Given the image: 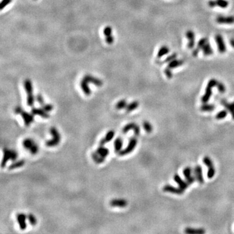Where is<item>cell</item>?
I'll return each mask as SVG.
<instances>
[{"label":"cell","instance_id":"obj_1","mask_svg":"<svg viewBox=\"0 0 234 234\" xmlns=\"http://www.w3.org/2000/svg\"><path fill=\"white\" fill-rule=\"evenodd\" d=\"M49 132L53 138L50 140L47 141L46 142V145L48 147H54L59 144L60 139H61V137H60V135L59 131L55 127H51Z\"/></svg>","mask_w":234,"mask_h":234},{"label":"cell","instance_id":"obj_2","mask_svg":"<svg viewBox=\"0 0 234 234\" xmlns=\"http://www.w3.org/2000/svg\"><path fill=\"white\" fill-rule=\"evenodd\" d=\"M18 153L16 151L5 148L3 149V158L2 161V167L3 168L5 167L8 161L16 160V159L18 158Z\"/></svg>","mask_w":234,"mask_h":234},{"label":"cell","instance_id":"obj_3","mask_svg":"<svg viewBox=\"0 0 234 234\" xmlns=\"http://www.w3.org/2000/svg\"><path fill=\"white\" fill-rule=\"evenodd\" d=\"M217 83H218V81L215 79H211L209 81L206 86L205 94L201 98V101L202 103H207L208 102V101L210 100L211 96V94H212V89L215 87V86H216Z\"/></svg>","mask_w":234,"mask_h":234},{"label":"cell","instance_id":"obj_4","mask_svg":"<svg viewBox=\"0 0 234 234\" xmlns=\"http://www.w3.org/2000/svg\"><path fill=\"white\" fill-rule=\"evenodd\" d=\"M137 144V138L135 137H133L132 138H130L126 148L124 150H121L118 153V155L120 156H124L126 155L132 153L134 150V149L136 148Z\"/></svg>","mask_w":234,"mask_h":234},{"label":"cell","instance_id":"obj_5","mask_svg":"<svg viewBox=\"0 0 234 234\" xmlns=\"http://www.w3.org/2000/svg\"><path fill=\"white\" fill-rule=\"evenodd\" d=\"M20 115L22 117L23 120V122L25 126H29L31 123L34 121V115L33 113H29L28 112L24 111L23 109L20 112Z\"/></svg>","mask_w":234,"mask_h":234},{"label":"cell","instance_id":"obj_6","mask_svg":"<svg viewBox=\"0 0 234 234\" xmlns=\"http://www.w3.org/2000/svg\"><path fill=\"white\" fill-rule=\"evenodd\" d=\"M131 129L133 130L134 133L136 136L139 135L140 132H141L140 127L137 124L133 123V122H131V123H129V124H126L122 129V133H126L129 131H130Z\"/></svg>","mask_w":234,"mask_h":234},{"label":"cell","instance_id":"obj_7","mask_svg":"<svg viewBox=\"0 0 234 234\" xmlns=\"http://www.w3.org/2000/svg\"><path fill=\"white\" fill-rule=\"evenodd\" d=\"M163 190L164 192H169L172 194H175L178 195H181L184 194V190L179 187H176L174 186H172L170 185H166L163 187Z\"/></svg>","mask_w":234,"mask_h":234},{"label":"cell","instance_id":"obj_8","mask_svg":"<svg viewBox=\"0 0 234 234\" xmlns=\"http://www.w3.org/2000/svg\"><path fill=\"white\" fill-rule=\"evenodd\" d=\"M215 41L218 46V49L221 54H224L226 51V44H225L224 39L221 34H217L215 35Z\"/></svg>","mask_w":234,"mask_h":234},{"label":"cell","instance_id":"obj_9","mask_svg":"<svg viewBox=\"0 0 234 234\" xmlns=\"http://www.w3.org/2000/svg\"><path fill=\"white\" fill-rule=\"evenodd\" d=\"M26 219H28V216L23 213H18L16 215V220L18 221L20 230H24L27 228Z\"/></svg>","mask_w":234,"mask_h":234},{"label":"cell","instance_id":"obj_10","mask_svg":"<svg viewBox=\"0 0 234 234\" xmlns=\"http://www.w3.org/2000/svg\"><path fill=\"white\" fill-rule=\"evenodd\" d=\"M216 21L218 23L220 24H232L234 23V16H218L216 17Z\"/></svg>","mask_w":234,"mask_h":234},{"label":"cell","instance_id":"obj_11","mask_svg":"<svg viewBox=\"0 0 234 234\" xmlns=\"http://www.w3.org/2000/svg\"><path fill=\"white\" fill-rule=\"evenodd\" d=\"M183 174L185 178V179L186 181H187V183L190 185V184H193L195 179H196V178L194 177L193 175H192V169L190 167H186L184 171H183Z\"/></svg>","mask_w":234,"mask_h":234},{"label":"cell","instance_id":"obj_12","mask_svg":"<svg viewBox=\"0 0 234 234\" xmlns=\"http://www.w3.org/2000/svg\"><path fill=\"white\" fill-rule=\"evenodd\" d=\"M83 80H85L86 81H87L89 83H91L94 85H95L97 86H101L103 85V81L100 79H98V78L94 77L91 75H85L83 78Z\"/></svg>","mask_w":234,"mask_h":234},{"label":"cell","instance_id":"obj_13","mask_svg":"<svg viewBox=\"0 0 234 234\" xmlns=\"http://www.w3.org/2000/svg\"><path fill=\"white\" fill-rule=\"evenodd\" d=\"M195 177L196 179L199 182V184H203L204 183V179L202 174V168L200 165H196L194 170Z\"/></svg>","mask_w":234,"mask_h":234},{"label":"cell","instance_id":"obj_14","mask_svg":"<svg viewBox=\"0 0 234 234\" xmlns=\"http://www.w3.org/2000/svg\"><path fill=\"white\" fill-rule=\"evenodd\" d=\"M186 37L189 40L188 48L189 49H193L195 44V35L193 31L189 30L186 32Z\"/></svg>","mask_w":234,"mask_h":234},{"label":"cell","instance_id":"obj_15","mask_svg":"<svg viewBox=\"0 0 234 234\" xmlns=\"http://www.w3.org/2000/svg\"><path fill=\"white\" fill-rule=\"evenodd\" d=\"M31 113L34 115L39 116L43 118H48L49 117V115L48 113L45 110L42 108H33L31 109Z\"/></svg>","mask_w":234,"mask_h":234},{"label":"cell","instance_id":"obj_16","mask_svg":"<svg viewBox=\"0 0 234 234\" xmlns=\"http://www.w3.org/2000/svg\"><path fill=\"white\" fill-rule=\"evenodd\" d=\"M110 205L112 207H125L127 205V201L125 199H112L110 202Z\"/></svg>","mask_w":234,"mask_h":234},{"label":"cell","instance_id":"obj_17","mask_svg":"<svg viewBox=\"0 0 234 234\" xmlns=\"http://www.w3.org/2000/svg\"><path fill=\"white\" fill-rule=\"evenodd\" d=\"M174 181L176 182V183L178 184V185H179V187L181 188V189H183V190H185V189H187V188H188V187H189V184L187 183V181H185V180H184L183 179H182L181 177H180V176L179 175V174H175L174 175Z\"/></svg>","mask_w":234,"mask_h":234},{"label":"cell","instance_id":"obj_18","mask_svg":"<svg viewBox=\"0 0 234 234\" xmlns=\"http://www.w3.org/2000/svg\"><path fill=\"white\" fill-rule=\"evenodd\" d=\"M115 133L113 130H110V131H109L106 133L105 137L103 138L100 141V146H104L106 143L110 142L112 139V138H113V137L115 136Z\"/></svg>","mask_w":234,"mask_h":234},{"label":"cell","instance_id":"obj_19","mask_svg":"<svg viewBox=\"0 0 234 234\" xmlns=\"http://www.w3.org/2000/svg\"><path fill=\"white\" fill-rule=\"evenodd\" d=\"M80 86L81 90L85 93L86 96H90L91 94V91L89 86V83L87 81H86L85 80L82 79L80 83Z\"/></svg>","mask_w":234,"mask_h":234},{"label":"cell","instance_id":"obj_20","mask_svg":"<svg viewBox=\"0 0 234 234\" xmlns=\"http://www.w3.org/2000/svg\"><path fill=\"white\" fill-rule=\"evenodd\" d=\"M123 146V139L121 137H117L114 141V149L116 153H119L122 150Z\"/></svg>","mask_w":234,"mask_h":234},{"label":"cell","instance_id":"obj_21","mask_svg":"<svg viewBox=\"0 0 234 234\" xmlns=\"http://www.w3.org/2000/svg\"><path fill=\"white\" fill-rule=\"evenodd\" d=\"M96 152L103 158H106L107 156L109 154V150L108 148L104 147L103 146H100L96 150Z\"/></svg>","mask_w":234,"mask_h":234},{"label":"cell","instance_id":"obj_22","mask_svg":"<svg viewBox=\"0 0 234 234\" xmlns=\"http://www.w3.org/2000/svg\"><path fill=\"white\" fill-rule=\"evenodd\" d=\"M184 232L189 234H203L205 233V230L204 228H186Z\"/></svg>","mask_w":234,"mask_h":234},{"label":"cell","instance_id":"obj_23","mask_svg":"<svg viewBox=\"0 0 234 234\" xmlns=\"http://www.w3.org/2000/svg\"><path fill=\"white\" fill-rule=\"evenodd\" d=\"M22 144H23V148L25 150H28L29 151V150L32 148V146L36 143H34V141L33 139H31V138H25V139L23 140Z\"/></svg>","mask_w":234,"mask_h":234},{"label":"cell","instance_id":"obj_24","mask_svg":"<svg viewBox=\"0 0 234 234\" xmlns=\"http://www.w3.org/2000/svg\"><path fill=\"white\" fill-rule=\"evenodd\" d=\"M23 86H24V89L26 92L28 93V94H33V85L32 82L29 80H25L23 83Z\"/></svg>","mask_w":234,"mask_h":234},{"label":"cell","instance_id":"obj_25","mask_svg":"<svg viewBox=\"0 0 234 234\" xmlns=\"http://www.w3.org/2000/svg\"><path fill=\"white\" fill-rule=\"evenodd\" d=\"M221 103L223 106L226 107V109H228V111L230 112L232 118L234 119V106L231 103H228L225 100H222Z\"/></svg>","mask_w":234,"mask_h":234},{"label":"cell","instance_id":"obj_26","mask_svg":"<svg viewBox=\"0 0 234 234\" xmlns=\"http://www.w3.org/2000/svg\"><path fill=\"white\" fill-rule=\"evenodd\" d=\"M203 51V54L205 56H209L213 54V51L211 47V45L209 42H207L206 44L202 48Z\"/></svg>","mask_w":234,"mask_h":234},{"label":"cell","instance_id":"obj_27","mask_svg":"<svg viewBox=\"0 0 234 234\" xmlns=\"http://www.w3.org/2000/svg\"><path fill=\"white\" fill-rule=\"evenodd\" d=\"M25 160L23 159H21V160H19V161H14V163H13L11 165L8 167V169L9 170H14V169H18V168H20L22 167H23L24 164H25Z\"/></svg>","mask_w":234,"mask_h":234},{"label":"cell","instance_id":"obj_28","mask_svg":"<svg viewBox=\"0 0 234 234\" xmlns=\"http://www.w3.org/2000/svg\"><path fill=\"white\" fill-rule=\"evenodd\" d=\"M183 64H184V60L174 59L173 60H172V61H170V63H169V65H168L167 67L170 68V69H173V68H175L176 67H178V66L182 65Z\"/></svg>","mask_w":234,"mask_h":234},{"label":"cell","instance_id":"obj_29","mask_svg":"<svg viewBox=\"0 0 234 234\" xmlns=\"http://www.w3.org/2000/svg\"><path fill=\"white\" fill-rule=\"evenodd\" d=\"M169 51H170V50H169V48L167 46H161V47L160 48V49H159V51H158V55H157L158 58L160 59V58H161L163 56H164V55H165L168 54H169Z\"/></svg>","mask_w":234,"mask_h":234},{"label":"cell","instance_id":"obj_30","mask_svg":"<svg viewBox=\"0 0 234 234\" xmlns=\"http://www.w3.org/2000/svg\"><path fill=\"white\" fill-rule=\"evenodd\" d=\"M91 156H92V158L94 160V161L97 164H101V163H103L106 160L105 158H103L100 157V156L96 152H93L92 153Z\"/></svg>","mask_w":234,"mask_h":234},{"label":"cell","instance_id":"obj_31","mask_svg":"<svg viewBox=\"0 0 234 234\" xmlns=\"http://www.w3.org/2000/svg\"><path fill=\"white\" fill-rule=\"evenodd\" d=\"M138 106H139V103H138V101H133L127 104V106L126 107V111L127 112H132L136 109L138 107Z\"/></svg>","mask_w":234,"mask_h":234},{"label":"cell","instance_id":"obj_32","mask_svg":"<svg viewBox=\"0 0 234 234\" xmlns=\"http://www.w3.org/2000/svg\"><path fill=\"white\" fill-rule=\"evenodd\" d=\"M215 109V106L213 105V104H207L205 103L204 104L200 107V110L202 111H205V112H210L213 111Z\"/></svg>","mask_w":234,"mask_h":234},{"label":"cell","instance_id":"obj_33","mask_svg":"<svg viewBox=\"0 0 234 234\" xmlns=\"http://www.w3.org/2000/svg\"><path fill=\"white\" fill-rule=\"evenodd\" d=\"M143 126L146 132H147L148 133H150L152 132L153 127L152 124L149 122H148V121H144L143 124Z\"/></svg>","mask_w":234,"mask_h":234},{"label":"cell","instance_id":"obj_34","mask_svg":"<svg viewBox=\"0 0 234 234\" xmlns=\"http://www.w3.org/2000/svg\"><path fill=\"white\" fill-rule=\"evenodd\" d=\"M127 106V101L126 100H120L119 101L117 102V103L116 104V108L118 110L120 109H122L124 108H126Z\"/></svg>","mask_w":234,"mask_h":234},{"label":"cell","instance_id":"obj_35","mask_svg":"<svg viewBox=\"0 0 234 234\" xmlns=\"http://www.w3.org/2000/svg\"><path fill=\"white\" fill-rule=\"evenodd\" d=\"M203 163L205 164L208 169L214 167V164H213L212 160L209 157H207V156H205V157L204 158Z\"/></svg>","mask_w":234,"mask_h":234},{"label":"cell","instance_id":"obj_36","mask_svg":"<svg viewBox=\"0 0 234 234\" xmlns=\"http://www.w3.org/2000/svg\"><path fill=\"white\" fill-rule=\"evenodd\" d=\"M27 216H28V220L29 224L31 225H32V226H35V225L37 224V219H36L35 216H34V215L31 214V213H29L27 215Z\"/></svg>","mask_w":234,"mask_h":234},{"label":"cell","instance_id":"obj_37","mask_svg":"<svg viewBox=\"0 0 234 234\" xmlns=\"http://www.w3.org/2000/svg\"><path fill=\"white\" fill-rule=\"evenodd\" d=\"M216 6L221 8H226L228 6V2L226 0H216Z\"/></svg>","mask_w":234,"mask_h":234},{"label":"cell","instance_id":"obj_38","mask_svg":"<svg viewBox=\"0 0 234 234\" xmlns=\"http://www.w3.org/2000/svg\"><path fill=\"white\" fill-rule=\"evenodd\" d=\"M34 103V97L33 96V94H28V97H27V103L28 106L29 107H33Z\"/></svg>","mask_w":234,"mask_h":234},{"label":"cell","instance_id":"obj_39","mask_svg":"<svg viewBox=\"0 0 234 234\" xmlns=\"http://www.w3.org/2000/svg\"><path fill=\"white\" fill-rule=\"evenodd\" d=\"M227 115H228V112H227V111H226V110H223V111H220L219 112H218V113L216 115L215 118H216V119H218V120L223 119V118H224L225 117H226L227 116Z\"/></svg>","mask_w":234,"mask_h":234},{"label":"cell","instance_id":"obj_40","mask_svg":"<svg viewBox=\"0 0 234 234\" xmlns=\"http://www.w3.org/2000/svg\"><path fill=\"white\" fill-rule=\"evenodd\" d=\"M207 42H208V39L207 38H203L202 39H200V40H199L198 43V46H197V48L198 49H202V47L206 44Z\"/></svg>","mask_w":234,"mask_h":234},{"label":"cell","instance_id":"obj_41","mask_svg":"<svg viewBox=\"0 0 234 234\" xmlns=\"http://www.w3.org/2000/svg\"><path fill=\"white\" fill-rule=\"evenodd\" d=\"M215 174V169L214 167L208 169L207 174V178H209V179L213 178L214 177Z\"/></svg>","mask_w":234,"mask_h":234},{"label":"cell","instance_id":"obj_42","mask_svg":"<svg viewBox=\"0 0 234 234\" xmlns=\"http://www.w3.org/2000/svg\"><path fill=\"white\" fill-rule=\"evenodd\" d=\"M42 108L48 112L53 110L54 106L53 105H51V104L50 103H44V105L42 106Z\"/></svg>","mask_w":234,"mask_h":234},{"label":"cell","instance_id":"obj_43","mask_svg":"<svg viewBox=\"0 0 234 234\" xmlns=\"http://www.w3.org/2000/svg\"><path fill=\"white\" fill-rule=\"evenodd\" d=\"M216 87H217L219 91L221 93H224L225 92H226V86H225V85L222 83H221L220 81H218L217 85H216Z\"/></svg>","mask_w":234,"mask_h":234},{"label":"cell","instance_id":"obj_44","mask_svg":"<svg viewBox=\"0 0 234 234\" xmlns=\"http://www.w3.org/2000/svg\"><path fill=\"white\" fill-rule=\"evenodd\" d=\"M177 54L176 53H174L172 54V55H169L168 57H167L165 59V60H164V61L163 62V63H170V61H172V60H173L174 59H176V58L177 57Z\"/></svg>","mask_w":234,"mask_h":234},{"label":"cell","instance_id":"obj_45","mask_svg":"<svg viewBox=\"0 0 234 234\" xmlns=\"http://www.w3.org/2000/svg\"><path fill=\"white\" fill-rule=\"evenodd\" d=\"M11 2H12V0H2L1 4H0V9H1V11H2L5 7H7Z\"/></svg>","mask_w":234,"mask_h":234},{"label":"cell","instance_id":"obj_46","mask_svg":"<svg viewBox=\"0 0 234 234\" xmlns=\"http://www.w3.org/2000/svg\"><path fill=\"white\" fill-rule=\"evenodd\" d=\"M103 34H104V35H105L106 37L111 35V34H112V28L110 27V26H107V27H106L105 28H104V29H103Z\"/></svg>","mask_w":234,"mask_h":234},{"label":"cell","instance_id":"obj_47","mask_svg":"<svg viewBox=\"0 0 234 234\" xmlns=\"http://www.w3.org/2000/svg\"><path fill=\"white\" fill-rule=\"evenodd\" d=\"M38 152H39V146L37 144H34L32 146V148L29 150V152L33 155L37 154L38 153Z\"/></svg>","mask_w":234,"mask_h":234},{"label":"cell","instance_id":"obj_48","mask_svg":"<svg viewBox=\"0 0 234 234\" xmlns=\"http://www.w3.org/2000/svg\"><path fill=\"white\" fill-rule=\"evenodd\" d=\"M164 74H165V75H167V77L169 78V79H171V78L173 76L172 71H171V69L168 68V67H167L165 68V70H164Z\"/></svg>","mask_w":234,"mask_h":234},{"label":"cell","instance_id":"obj_49","mask_svg":"<svg viewBox=\"0 0 234 234\" xmlns=\"http://www.w3.org/2000/svg\"><path fill=\"white\" fill-rule=\"evenodd\" d=\"M36 99H37V101L40 104V106H42V105H44V104L45 103H44V98H43L42 96L40 94H37V96H36Z\"/></svg>","mask_w":234,"mask_h":234},{"label":"cell","instance_id":"obj_50","mask_svg":"<svg viewBox=\"0 0 234 234\" xmlns=\"http://www.w3.org/2000/svg\"><path fill=\"white\" fill-rule=\"evenodd\" d=\"M106 42L108 44H112V43H113V42H114V38H113V37H112V35L107 36L106 37Z\"/></svg>","mask_w":234,"mask_h":234},{"label":"cell","instance_id":"obj_51","mask_svg":"<svg viewBox=\"0 0 234 234\" xmlns=\"http://www.w3.org/2000/svg\"><path fill=\"white\" fill-rule=\"evenodd\" d=\"M208 4H209V6L210 7H212V8L216 6V1H214V0H210V1H209V2H208Z\"/></svg>","mask_w":234,"mask_h":234},{"label":"cell","instance_id":"obj_52","mask_svg":"<svg viewBox=\"0 0 234 234\" xmlns=\"http://www.w3.org/2000/svg\"><path fill=\"white\" fill-rule=\"evenodd\" d=\"M230 44L232 46V48H234V39H230Z\"/></svg>","mask_w":234,"mask_h":234},{"label":"cell","instance_id":"obj_53","mask_svg":"<svg viewBox=\"0 0 234 234\" xmlns=\"http://www.w3.org/2000/svg\"><path fill=\"white\" fill-rule=\"evenodd\" d=\"M231 104H232V105H233V106H234V102H233V103H231Z\"/></svg>","mask_w":234,"mask_h":234}]
</instances>
